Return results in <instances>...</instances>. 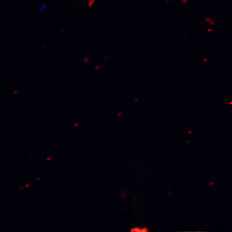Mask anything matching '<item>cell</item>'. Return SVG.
Masks as SVG:
<instances>
[{
    "instance_id": "1",
    "label": "cell",
    "mask_w": 232,
    "mask_h": 232,
    "mask_svg": "<svg viewBox=\"0 0 232 232\" xmlns=\"http://www.w3.org/2000/svg\"><path fill=\"white\" fill-rule=\"evenodd\" d=\"M47 8V4L46 3H42L40 6V8H39V12H40L41 14L43 13V12L44 11V10Z\"/></svg>"
},
{
    "instance_id": "2",
    "label": "cell",
    "mask_w": 232,
    "mask_h": 232,
    "mask_svg": "<svg viewBox=\"0 0 232 232\" xmlns=\"http://www.w3.org/2000/svg\"><path fill=\"white\" fill-rule=\"evenodd\" d=\"M132 231H133V232H146V231H147V228H144L143 229H140L139 228H135L132 229Z\"/></svg>"
}]
</instances>
